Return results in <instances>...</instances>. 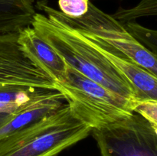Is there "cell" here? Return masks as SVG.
Returning a JSON list of instances; mask_svg holds the SVG:
<instances>
[{"label": "cell", "instance_id": "15", "mask_svg": "<svg viewBox=\"0 0 157 156\" xmlns=\"http://www.w3.org/2000/svg\"><path fill=\"white\" fill-rule=\"evenodd\" d=\"M46 1H48V0H46Z\"/></svg>", "mask_w": 157, "mask_h": 156}, {"label": "cell", "instance_id": "7", "mask_svg": "<svg viewBox=\"0 0 157 156\" xmlns=\"http://www.w3.org/2000/svg\"><path fill=\"white\" fill-rule=\"evenodd\" d=\"M77 31L127 80L136 93L139 102L157 100L156 76L122 55L112 51L90 34L82 31Z\"/></svg>", "mask_w": 157, "mask_h": 156}, {"label": "cell", "instance_id": "1", "mask_svg": "<svg viewBox=\"0 0 157 156\" xmlns=\"http://www.w3.org/2000/svg\"><path fill=\"white\" fill-rule=\"evenodd\" d=\"M35 9L44 14L36 12L31 26L67 65L137 106V96L127 80L78 31L56 16L48 1L38 0Z\"/></svg>", "mask_w": 157, "mask_h": 156}, {"label": "cell", "instance_id": "3", "mask_svg": "<svg viewBox=\"0 0 157 156\" xmlns=\"http://www.w3.org/2000/svg\"><path fill=\"white\" fill-rule=\"evenodd\" d=\"M75 118L100 129L129 117L136 105L107 90L67 64L64 79L55 84Z\"/></svg>", "mask_w": 157, "mask_h": 156}, {"label": "cell", "instance_id": "10", "mask_svg": "<svg viewBox=\"0 0 157 156\" xmlns=\"http://www.w3.org/2000/svg\"><path fill=\"white\" fill-rule=\"evenodd\" d=\"M47 112L48 109L44 102L33 99L32 102L17 111L0 113V137L42 117Z\"/></svg>", "mask_w": 157, "mask_h": 156}, {"label": "cell", "instance_id": "9", "mask_svg": "<svg viewBox=\"0 0 157 156\" xmlns=\"http://www.w3.org/2000/svg\"><path fill=\"white\" fill-rule=\"evenodd\" d=\"M35 0H0V35L19 33L32 25Z\"/></svg>", "mask_w": 157, "mask_h": 156}, {"label": "cell", "instance_id": "8", "mask_svg": "<svg viewBox=\"0 0 157 156\" xmlns=\"http://www.w3.org/2000/svg\"><path fill=\"white\" fill-rule=\"evenodd\" d=\"M18 43L25 56L55 84L64 78L67 64L62 58L44 42L32 26L18 33Z\"/></svg>", "mask_w": 157, "mask_h": 156}, {"label": "cell", "instance_id": "12", "mask_svg": "<svg viewBox=\"0 0 157 156\" xmlns=\"http://www.w3.org/2000/svg\"><path fill=\"white\" fill-rule=\"evenodd\" d=\"M127 32L157 57V29L142 25L136 21L124 24Z\"/></svg>", "mask_w": 157, "mask_h": 156}, {"label": "cell", "instance_id": "6", "mask_svg": "<svg viewBox=\"0 0 157 156\" xmlns=\"http://www.w3.org/2000/svg\"><path fill=\"white\" fill-rule=\"evenodd\" d=\"M18 38V33L0 35V92L13 89L56 90L55 82L23 53Z\"/></svg>", "mask_w": 157, "mask_h": 156}, {"label": "cell", "instance_id": "11", "mask_svg": "<svg viewBox=\"0 0 157 156\" xmlns=\"http://www.w3.org/2000/svg\"><path fill=\"white\" fill-rule=\"evenodd\" d=\"M111 15L124 24L140 18L157 16V0H141L130 9L119 8Z\"/></svg>", "mask_w": 157, "mask_h": 156}, {"label": "cell", "instance_id": "13", "mask_svg": "<svg viewBox=\"0 0 157 156\" xmlns=\"http://www.w3.org/2000/svg\"><path fill=\"white\" fill-rule=\"evenodd\" d=\"M90 0H58L60 12L66 16L80 18L85 15L89 9Z\"/></svg>", "mask_w": 157, "mask_h": 156}, {"label": "cell", "instance_id": "2", "mask_svg": "<svg viewBox=\"0 0 157 156\" xmlns=\"http://www.w3.org/2000/svg\"><path fill=\"white\" fill-rule=\"evenodd\" d=\"M92 129L72 113L68 104L0 137V156H57L86 139Z\"/></svg>", "mask_w": 157, "mask_h": 156}, {"label": "cell", "instance_id": "14", "mask_svg": "<svg viewBox=\"0 0 157 156\" xmlns=\"http://www.w3.org/2000/svg\"><path fill=\"white\" fill-rule=\"evenodd\" d=\"M134 113L141 115L157 129V100L141 101L135 107Z\"/></svg>", "mask_w": 157, "mask_h": 156}, {"label": "cell", "instance_id": "5", "mask_svg": "<svg viewBox=\"0 0 157 156\" xmlns=\"http://www.w3.org/2000/svg\"><path fill=\"white\" fill-rule=\"evenodd\" d=\"M90 134L101 156H157V129L138 113Z\"/></svg>", "mask_w": 157, "mask_h": 156}, {"label": "cell", "instance_id": "4", "mask_svg": "<svg viewBox=\"0 0 157 156\" xmlns=\"http://www.w3.org/2000/svg\"><path fill=\"white\" fill-rule=\"evenodd\" d=\"M56 16L73 28L90 34L112 51L122 55L157 76V57L132 36L124 24L105 13L91 2L87 13L80 18L66 16L50 6Z\"/></svg>", "mask_w": 157, "mask_h": 156}]
</instances>
